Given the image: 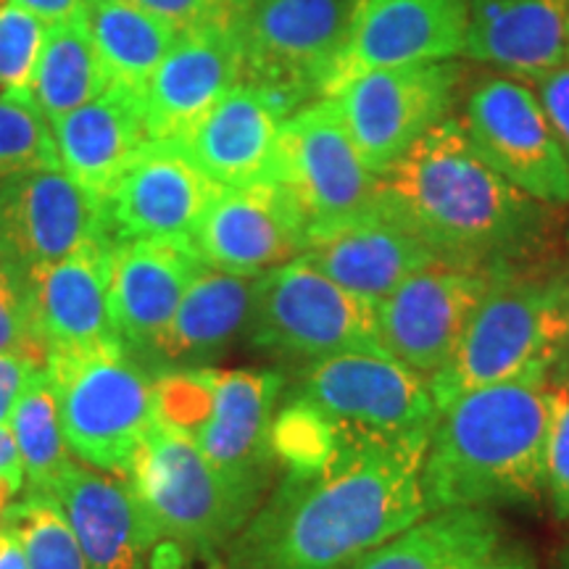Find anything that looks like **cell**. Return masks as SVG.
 I'll list each match as a JSON object with an SVG mask.
<instances>
[{"label": "cell", "instance_id": "23", "mask_svg": "<svg viewBox=\"0 0 569 569\" xmlns=\"http://www.w3.org/2000/svg\"><path fill=\"white\" fill-rule=\"evenodd\" d=\"M465 59L536 82L569 61V0H469Z\"/></svg>", "mask_w": 569, "mask_h": 569}, {"label": "cell", "instance_id": "1", "mask_svg": "<svg viewBox=\"0 0 569 569\" xmlns=\"http://www.w3.org/2000/svg\"><path fill=\"white\" fill-rule=\"evenodd\" d=\"M430 438H348L330 465L284 475L227 543L224 569H348L419 522Z\"/></svg>", "mask_w": 569, "mask_h": 569}, {"label": "cell", "instance_id": "36", "mask_svg": "<svg viewBox=\"0 0 569 569\" xmlns=\"http://www.w3.org/2000/svg\"><path fill=\"white\" fill-rule=\"evenodd\" d=\"M48 24L19 0H0V92H30Z\"/></svg>", "mask_w": 569, "mask_h": 569}, {"label": "cell", "instance_id": "22", "mask_svg": "<svg viewBox=\"0 0 569 569\" xmlns=\"http://www.w3.org/2000/svg\"><path fill=\"white\" fill-rule=\"evenodd\" d=\"M293 113L274 92L243 82L227 92L177 146L219 188L267 182L282 124Z\"/></svg>", "mask_w": 569, "mask_h": 569}, {"label": "cell", "instance_id": "32", "mask_svg": "<svg viewBox=\"0 0 569 569\" xmlns=\"http://www.w3.org/2000/svg\"><path fill=\"white\" fill-rule=\"evenodd\" d=\"M3 525L19 536L30 569H92L51 493L27 490L24 498L6 507Z\"/></svg>", "mask_w": 569, "mask_h": 569}, {"label": "cell", "instance_id": "15", "mask_svg": "<svg viewBox=\"0 0 569 569\" xmlns=\"http://www.w3.org/2000/svg\"><path fill=\"white\" fill-rule=\"evenodd\" d=\"M96 238H103V201L61 167L0 182V251L21 272L56 264Z\"/></svg>", "mask_w": 569, "mask_h": 569}, {"label": "cell", "instance_id": "10", "mask_svg": "<svg viewBox=\"0 0 569 569\" xmlns=\"http://www.w3.org/2000/svg\"><path fill=\"white\" fill-rule=\"evenodd\" d=\"M293 380L290 393L322 409L348 438H430L440 417L430 380L388 353H338L301 365Z\"/></svg>", "mask_w": 569, "mask_h": 569}, {"label": "cell", "instance_id": "44", "mask_svg": "<svg viewBox=\"0 0 569 569\" xmlns=\"http://www.w3.org/2000/svg\"><path fill=\"white\" fill-rule=\"evenodd\" d=\"M0 569H30L19 536L3 522H0Z\"/></svg>", "mask_w": 569, "mask_h": 569}, {"label": "cell", "instance_id": "25", "mask_svg": "<svg viewBox=\"0 0 569 569\" xmlns=\"http://www.w3.org/2000/svg\"><path fill=\"white\" fill-rule=\"evenodd\" d=\"M51 496L92 569H142L151 543L130 478L103 475L71 459Z\"/></svg>", "mask_w": 569, "mask_h": 569}, {"label": "cell", "instance_id": "46", "mask_svg": "<svg viewBox=\"0 0 569 569\" xmlns=\"http://www.w3.org/2000/svg\"><path fill=\"white\" fill-rule=\"evenodd\" d=\"M13 496H17V490H13L6 480H0V517H3V511H6V507H9V501Z\"/></svg>", "mask_w": 569, "mask_h": 569}, {"label": "cell", "instance_id": "12", "mask_svg": "<svg viewBox=\"0 0 569 569\" xmlns=\"http://www.w3.org/2000/svg\"><path fill=\"white\" fill-rule=\"evenodd\" d=\"M469 142L503 180L543 206H569V161L536 90L515 77H486L461 119Z\"/></svg>", "mask_w": 569, "mask_h": 569}, {"label": "cell", "instance_id": "48", "mask_svg": "<svg viewBox=\"0 0 569 569\" xmlns=\"http://www.w3.org/2000/svg\"><path fill=\"white\" fill-rule=\"evenodd\" d=\"M561 569H569V551L565 553V561H561Z\"/></svg>", "mask_w": 569, "mask_h": 569}, {"label": "cell", "instance_id": "24", "mask_svg": "<svg viewBox=\"0 0 569 569\" xmlns=\"http://www.w3.org/2000/svg\"><path fill=\"white\" fill-rule=\"evenodd\" d=\"M111 256L109 240L96 238L67 259L27 272L48 351L119 343L109 306Z\"/></svg>", "mask_w": 569, "mask_h": 569}, {"label": "cell", "instance_id": "41", "mask_svg": "<svg viewBox=\"0 0 569 569\" xmlns=\"http://www.w3.org/2000/svg\"><path fill=\"white\" fill-rule=\"evenodd\" d=\"M40 369L46 367L32 365V361L21 359V356L0 353V425L11 422L13 407L24 396V390L30 388V382Z\"/></svg>", "mask_w": 569, "mask_h": 569}, {"label": "cell", "instance_id": "30", "mask_svg": "<svg viewBox=\"0 0 569 569\" xmlns=\"http://www.w3.org/2000/svg\"><path fill=\"white\" fill-rule=\"evenodd\" d=\"M109 77L98 59L82 11L59 24H51L34 67L30 96L48 124L59 122L80 106L109 90Z\"/></svg>", "mask_w": 569, "mask_h": 569}, {"label": "cell", "instance_id": "40", "mask_svg": "<svg viewBox=\"0 0 569 569\" xmlns=\"http://www.w3.org/2000/svg\"><path fill=\"white\" fill-rule=\"evenodd\" d=\"M530 88L536 90L540 109L549 119L551 130L569 161V61L549 71V74L538 77L536 82H530Z\"/></svg>", "mask_w": 569, "mask_h": 569}, {"label": "cell", "instance_id": "47", "mask_svg": "<svg viewBox=\"0 0 569 569\" xmlns=\"http://www.w3.org/2000/svg\"><path fill=\"white\" fill-rule=\"evenodd\" d=\"M567 311H569V298H567ZM567 377H569V356H567V365H565V369H561L557 380H551V382H561V380H567Z\"/></svg>", "mask_w": 569, "mask_h": 569}, {"label": "cell", "instance_id": "11", "mask_svg": "<svg viewBox=\"0 0 569 569\" xmlns=\"http://www.w3.org/2000/svg\"><path fill=\"white\" fill-rule=\"evenodd\" d=\"M269 180L301 211L309 238L372 209L380 174L356 151L332 103L319 98L282 124Z\"/></svg>", "mask_w": 569, "mask_h": 569}, {"label": "cell", "instance_id": "26", "mask_svg": "<svg viewBox=\"0 0 569 569\" xmlns=\"http://www.w3.org/2000/svg\"><path fill=\"white\" fill-rule=\"evenodd\" d=\"M61 169L103 201L134 156L148 146L140 92L109 88L51 124Z\"/></svg>", "mask_w": 569, "mask_h": 569}, {"label": "cell", "instance_id": "34", "mask_svg": "<svg viewBox=\"0 0 569 569\" xmlns=\"http://www.w3.org/2000/svg\"><path fill=\"white\" fill-rule=\"evenodd\" d=\"M61 167L51 124L30 92H0V182Z\"/></svg>", "mask_w": 569, "mask_h": 569}, {"label": "cell", "instance_id": "14", "mask_svg": "<svg viewBox=\"0 0 569 569\" xmlns=\"http://www.w3.org/2000/svg\"><path fill=\"white\" fill-rule=\"evenodd\" d=\"M217 190L177 142H148L103 196V238H193Z\"/></svg>", "mask_w": 569, "mask_h": 569}, {"label": "cell", "instance_id": "39", "mask_svg": "<svg viewBox=\"0 0 569 569\" xmlns=\"http://www.w3.org/2000/svg\"><path fill=\"white\" fill-rule=\"evenodd\" d=\"M132 3L169 21L180 32H188L211 24H240L253 0H132Z\"/></svg>", "mask_w": 569, "mask_h": 569}, {"label": "cell", "instance_id": "6", "mask_svg": "<svg viewBox=\"0 0 569 569\" xmlns=\"http://www.w3.org/2000/svg\"><path fill=\"white\" fill-rule=\"evenodd\" d=\"M127 478L151 549L159 540H177L213 559L259 509L203 457L193 436L159 419L142 438Z\"/></svg>", "mask_w": 569, "mask_h": 569}, {"label": "cell", "instance_id": "27", "mask_svg": "<svg viewBox=\"0 0 569 569\" xmlns=\"http://www.w3.org/2000/svg\"><path fill=\"white\" fill-rule=\"evenodd\" d=\"M256 298V277L219 272L206 267L196 277L180 309L172 317L161 338L156 340L148 359L163 365L190 367L217 359L240 336H246L251 322Z\"/></svg>", "mask_w": 569, "mask_h": 569}, {"label": "cell", "instance_id": "4", "mask_svg": "<svg viewBox=\"0 0 569 569\" xmlns=\"http://www.w3.org/2000/svg\"><path fill=\"white\" fill-rule=\"evenodd\" d=\"M569 280L498 269L453 359L430 377L438 411L472 390L511 380H557L569 356Z\"/></svg>", "mask_w": 569, "mask_h": 569}, {"label": "cell", "instance_id": "5", "mask_svg": "<svg viewBox=\"0 0 569 569\" xmlns=\"http://www.w3.org/2000/svg\"><path fill=\"white\" fill-rule=\"evenodd\" d=\"M63 440L98 472H130L156 422V382L122 343L51 348L46 361Z\"/></svg>", "mask_w": 569, "mask_h": 569}, {"label": "cell", "instance_id": "3", "mask_svg": "<svg viewBox=\"0 0 569 569\" xmlns=\"http://www.w3.org/2000/svg\"><path fill=\"white\" fill-rule=\"evenodd\" d=\"M551 380L472 390L440 411L422 465L425 511L536 507L546 493Z\"/></svg>", "mask_w": 569, "mask_h": 569}, {"label": "cell", "instance_id": "18", "mask_svg": "<svg viewBox=\"0 0 569 569\" xmlns=\"http://www.w3.org/2000/svg\"><path fill=\"white\" fill-rule=\"evenodd\" d=\"M284 388L280 369H213V409L193 432L203 457L256 503L272 482L269 438Z\"/></svg>", "mask_w": 569, "mask_h": 569}, {"label": "cell", "instance_id": "43", "mask_svg": "<svg viewBox=\"0 0 569 569\" xmlns=\"http://www.w3.org/2000/svg\"><path fill=\"white\" fill-rule=\"evenodd\" d=\"M27 11H32L48 27L67 21L82 11V0H19Z\"/></svg>", "mask_w": 569, "mask_h": 569}, {"label": "cell", "instance_id": "13", "mask_svg": "<svg viewBox=\"0 0 569 569\" xmlns=\"http://www.w3.org/2000/svg\"><path fill=\"white\" fill-rule=\"evenodd\" d=\"M496 272L432 264L411 274L377 303L382 351L427 380L436 377L457 353Z\"/></svg>", "mask_w": 569, "mask_h": 569}, {"label": "cell", "instance_id": "42", "mask_svg": "<svg viewBox=\"0 0 569 569\" xmlns=\"http://www.w3.org/2000/svg\"><path fill=\"white\" fill-rule=\"evenodd\" d=\"M0 480H6L17 490L24 488V465H21L17 440L9 425H0Z\"/></svg>", "mask_w": 569, "mask_h": 569}, {"label": "cell", "instance_id": "38", "mask_svg": "<svg viewBox=\"0 0 569 569\" xmlns=\"http://www.w3.org/2000/svg\"><path fill=\"white\" fill-rule=\"evenodd\" d=\"M546 496L553 515L569 522V386L549 388V438H546Z\"/></svg>", "mask_w": 569, "mask_h": 569}, {"label": "cell", "instance_id": "29", "mask_svg": "<svg viewBox=\"0 0 569 569\" xmlns=\"http://www.w3.org/2000/svg\"><path fill=\"white\" fill-rule=\"evenodd\" d=\"M82 19L111 88L142 92L180 30L132 0H82Z\"/></svg>", "mask_w": 569, "mask_h": 569}, {"label": "cell", "instance_id": "21", "mask_svg": "<svg viewBox=\"0 0 569 569\" xmlns=\"http://www.w3.org/2000/svg\"><path fill=\"white\" fill-rule=\"evenodd\" d=\"M301 256L348 293L372 303L388 298L411 274L440 264L415 232L377 203L359 217L309 232Z\"/></svg>", "mask_w": 569, "mask_h": 569}, {"label": "cell", "instance_id": "49", "mask_svg": "<svg viewBox=\"0 0 569 569\" xmlns=\"http://www.w3.org/2000/svg\"><path fill=\"white\" fill-rule=\"evenodd\" d=\"M567 246H569V227H567Z\"/></svg>", "mask_w": 569, "mask_h": 569}, {"label": "cell", "instance_id": "51", "mask_svg": "<svg viewBox=\"0 0 569 569\" xmlns=\"http://www.w3.org/2000/svg\"><path fill=\"white\" fill-rule=\"evenodd\" d=\"M561 382H567V386H569V377H567V380H561Z\"/></svg>", "mask_w": 569, "mask_h": 569}, {"label": "cell", "instance_id": "19", "mask_svg": "<svg viewBox=\"0 0 569 569\" xmlns=\"http://www.w3.org/2000/svg\"><path fill=\"white\" fill-rule=\"evenodd\" d=\"M467 24L469 0H353L351 32L332 84L369 69L461 61Z\"/></svg>", "mask_w": 569, "mask_h": 569}, {"label": "cell", "instance_id": "2", "mask_svg": "<svg viewBox=\"0 0 569 569\" xmlns=\"http://www.w3.org/2000/svg\"><path fill=\"white\" fill-rule=\"evenodd\" d=\"M377 206L415 232L440 264L528 267L551 234L549 206L503 180L451 117L380 174Z\"/></svg>", "mask_w": 569, "mask_h": 569}, {"label": "cell", "instance_id": "50", "mask_svg": "<svg viewBox=\"0 0 569 569\" xmlns=\"http://www.w3.org/2000/svg\"><path fill=\"white\" fill-rule=\"evenodd\" d=\"M0 261H3V251H0Z\"/></svg>", "mask_w": 569, "mask_h": 569}, {"label": "cell", "instance_id": "37", "mask_svg": "<svg viewBox=\"0 0 569 569\" xmlns=\"http://www.w3.org/2000/svg\"><path fill=\"white\" fill-rule=\"evenodd\" d=\"M213 409V369L193 367L159 375L156 380V419L177 430L193 432Z\"/></svg>", "mask_w": 569, "mask_h": 569}, {"label": "cell", "instance_id": "8", "mask_svg": "<svg viewBox=\"0 0 569 569\" xmlns=\"http://www.w3.org/2000/svg\"><path fill=\"white\" fill-rule=\"evenodd\" d=\"M465 67L459 61L369 69L327 90L340 124L375 174L451 119Z\"/></svg>", "mask_w": 569, "mask_h": 569}, {"label": "cell", "instance_id": "7", "mask_svg": "<svg viewBox=\"0 0 569 569\" xmlns=\"http://www.w3.org/2000/svg\"><path fill=\"white\" fill-rule=\"evenodd\" d=\"M248 343L301 365L351 351L386 353L377 303L348 293L303 256L256 277Z\"/></svg>", "mask_w": 569, "mask_h": 569}, {"label": "cell", "instance_id": "35", "mask_svg": "<svg viewBox=\"0 0 569 569\" xmlns=\"http://www.w3.org/2000/svg\"><path fill=\"white\" fill-rule=\"evenodd\" d=\"M0 353H13L46 367L48 343L34 317L30 277L11 261H0Z\"/></svg>", "mask_w": 569, "mask_h": 569}, {"label": "cell", "instance_id": "33", "mask_svg": "<svg viewBox=\"0 0 569 569\" xmlns=\"http://www.w3.org/2000/svg\"><path fill=\"white\" fill-rule=\"evenodd\" d=\"M343 440V430L322 409L288 393L274 415L269 446L284 475H311L338 457Z\"/></svg>", "mask_w": 569, "mask_h": 569}, {"label": "cell", "instance_id": "20", "mask_svg": "<svg viewBox=\"0 0 569 569\" xmlns=\"http://www.w3.org/2000/svg\"><path fill=\"white\" fill-rule=\"evenodd\" d=\"M203 269L206 261L193 238H148L113 246L109 306L119 343L138 359H148Z\"/></svg>", "mask_w": 569, "mask_h": 569}, {"label": "cell", "instance_id": "28", "mask_svg": "<svg viewBox=\"0 0 569 569\" xmlns=\"http://www.w3.org/2000/svg\"><path fill=\"white\" fill-rule=\"evenodd\" d=\"M501 546L493 509H443L386 540L348 569H475Z\"/></svg>", "mask_w": 569, "mask_h": 569}, {"label": "cell", "instance_id": "9", "mask_svg": "<svg viewBox=\"0 0 569 569\" xmlns=\"http://www.w3.org/2000/svg\"><path fill=\"white\" fill-rule=\"evenodd\" d=\"M353 0H253L240 21L246 80L293 111L325 98L343 59Z\"/></svg>", "mask_w": 569, "mask_h": 569}, {"label": "cell", "instance_id": "16", "mask_svg": "<svg viewBox=\"0 0 569 569\" xmlns=\"http://www.w3.org/2000/svg\"><path fill=\"white\" fill-rule=\"evenodd\" d=\"M243 80L240 24H211L180 32L140 92L151 140H184L206 113Z\"/></svg>", "mask_w": 569, "mask_h": 569}, {"label": "cell", "instance_id": "45", "mask_svg": "<svg viewBox=\"0 0 569 569\" xmlns=\"http://www.w3.org/2000/svg\"><path fill=\"white\" fill-rule=\"evenodd\" d=\"M475 569H536L525 551H501V546Z\"/></svg>", "mask_w": 569, "mask_h": 569}, {"label": "cell", "instance_id": "31", "mask_svg": "<svg viewBox=\"0 0 569 569\" xmlns=\"http://www.w3.org/2000/svg\"><path fill=\"white\" fill-rule=\"evenodd\" d=\"M9 425L24 465L27 490L51 493L56 480L71 465V457L67 453L59 407L46 369L34 375L30 388L17 401Z\"/></svg>", "mask_w": 569, "mask_h": 569}, {"label": "cell", "instance_id": "17", "mask_svg": "<svg viewBox=\"0 0 569 569\" xmlns=\"http://www.w3.org/2000/svg\"><path fill=\"white\" fill-rule=\"evenodd\" d=\"M206 267L259 277L306 251V222L280 184L219 188L193 232Z\"/></svg>", "mask_w": 569, "mask_h": 569}]
</instances>
